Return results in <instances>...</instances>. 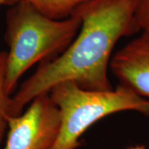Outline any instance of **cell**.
<instances>
[{"mask_svg":"<svg viewBox=\"0 0 149 149\" xmlns=\"http://www.w3.org/2000/svg\"><path fill=\"white\" fill-rule=\"evenodd\" d=\"M139 0H89L74 13L81 18L76 37L58 56L40 63L11 95L8 117L21 114L37 96L72 81L89 91L113 90L108 72L113 48L123 37L139 32L134 17Z\"/></svg>","mask_w":149,"mask_h":149,"instance_id":"cell-1","label":"cell"},{"mask_svg":"<svg viewBox=\"0 0 149 149\" xmlns=\"http://www.w3.org/2000/svg\"><path fill=\"white\" fill-rule=\"evenodd\" d=\"M6 22L5 40L9 50L5 88L10 96L27 70L62 53L81 27V18L75 13L65 19H52L23 1L11 6Z\"/></svg>","mask_w":149,"mask_h":149,"instance_id":"cell-2","label":"cell"},{"mask_svg":"<svg viewBox=\"0 0 149 149\" xmlns=\"http://www.w3.org/2000/svg\"><path fill=\"white\" fill-rule=\"evenodd\" d=\"M49 95L61 115L58 137L51 149H77L88 128L113 113L136 111L149 116V100L121 85L111 91H89L65 81L54 86Z\"/></svg>","mask_w":149,"mask_h":149,"instance_id":"cell-3","label":"cell"},{"mask_svg":"<svg viewBox=\"0 0 149 149\" xmlns=\"http://www.w3.org/2000/svg\"><path fill=\"white\" fill-rule=\"evenodd\" d=\"M61 128V115L49 93L33 99L21 114L7 118L3 149H51Z\"/></svg>","mask_w":149,"mask_h":149,"instance_id":"cell-4","label":"cell"},{"mask_svg":"<svg viewBox=\"0 0 149 149\" xmlns=\"http://www.w3.org/2000/svg\"><path fill=\"white\" fill-rule=\"evenodd\" d=\"M109 70L119 85L149 98V32H141L113 54Z\"/></svg>","mask_w":149,"mask_h":149,"instance_id":"cell-5","label":"cell"},{"mask_svg":"<svg viewBox=\"0 0 149 149\" xmlns=\"http://www.w3.org/2000/svg\"><path fill=\"white\" fill-rule=\"evenodd\" d=\"M33 6L50 18L61 20L72 15L75 9L89 0H17Z\"/></svg>","mask_w":149,"mask_h":149,"instance_id":"cell-6","label":"cell"},{"mask_svg":"<svg viewBox=\"0 0 149 149\" xmlns=\"http://www.w3.org/2000/svg\"><path fill=\"white\" fill-rule=\"evenodd\" d=\"M8 52H0V143L7 133V118L11 96L6 92L5 81L7 73Z\"/></svg>","mask_w":149,"mask_h":149,"instance_id":"cell-7","label":"cell"},{"mask_svg":"<svg viewBox=\"0 0 149 149\" xmlns=\"http://www.w3.org/2000/svg\"><path fill=\"white\" fill-rule=\"evenodd\" d=\"M134 21L139 32H149V0H139Z\"/></svg>","mask_w":149,"mask_h":149,"instance_id":"cell-8","label":"cell"},{"mask_svg":"<svg viewBox=\"0 0 149 149\" xmlns=\"http://www.w3.org/2000/svg\"><path fill=\"white\" fill-rule=\"evenodd\" d=\"M17 3V0H0V6L8 5L13 6Z\"/></svg>","mask_w":149,"mask_h":149,"instance_id":"cell-9","label":"cell"},{"mask_svg":"<svg viewBox=\"0 0 149 149\" xmlns=\"http://www.w3.org/2000/svg\"><path fill=\"white\" fill-rule=\"evenodd\" d=\"M128 149H146L144 146H135V147H132Z\"/></svg>","mask_w":149,"mask_h":149,"instance_id":"cell-10","label":"cell"}]
</instances>
